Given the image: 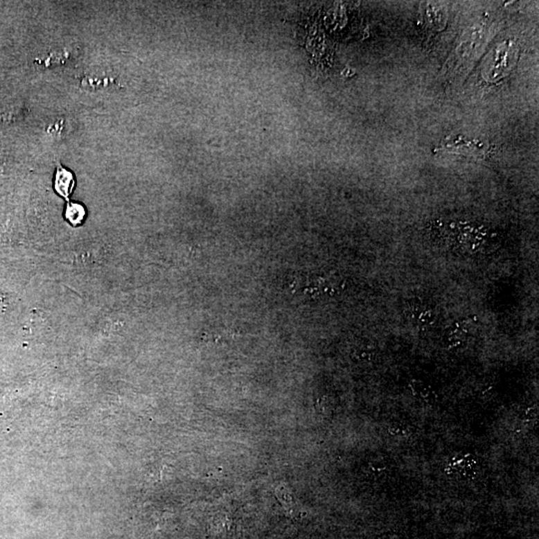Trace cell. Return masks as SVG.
Instances as JSON below:
<instances>
[{
    "mask_svg": "<svg viewBox=\"0 0 539 539\" xmlns=\"http://www.w3.org/2000/svg\"><path fill=\"white\" fill-rule=\"evenodd\" d=\"M74 186H76V180H74L73 174L70 172L69 170L65 169L64 167L58 166L55 174V182H54V188L55 191L60 195L62 198H64L67 202H69L70 195L72 194L74 190Z\"/></svg>",
    "mask_w": 539,
    "mask_h": 539,
    "instance_id": "cell-1",
    "label": "cell"
},
{
    "mask_svg": "<svg viewBox=\"0 0 539 539\" xmlns=\"http://www.w3.org/2000/svg\"><path fill=\"white\" fill-rule=\"evenodd\" d=\"M65 217L72 226H80L85 222L86 210L81 204L68 202Z\"/></svg>",
    "mask_w": 539,
    "mask_h": 539,
    "instance_id": "cell-2",
    "label": "cell"
},
{
    "mask_svg": "<svg viewBox=\"0 0 539 539\" xmlns=\"http://www.w3.org/2000/svg\"><path fill=\"white\" fill-rule=\"evenodd\" d=\"M379 539H391V538H380Z\"/></svg>",
    "mask_w": 539,
    "mask_h": 539,
    "instance_id": "cell-3",
    "label": "cell"
}]
</instances>
